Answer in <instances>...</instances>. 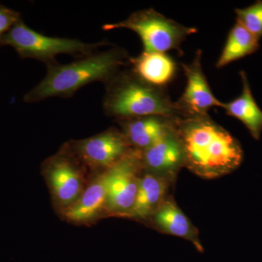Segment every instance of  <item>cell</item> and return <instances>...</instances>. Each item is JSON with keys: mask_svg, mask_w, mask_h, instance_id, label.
<instances>
[{"mask_svg": "<svg viewBox=\"0 0 262 262\" xmlns=\"http://www.w3.org/2000/svg\"><path fill=\"white\" fill-rule=\"evenodd\" d=\"M103 171L106 180V213L127 218L134 206L144 171L141 151L133 149Z\"/></svg>", "mask_w": 262, "mask_h": 262, "instance_id": "obj_6", "label": "cell"}, {"mask_svg": "<svg viewBox=\"0 0 262 262\" xmlns=\"http://www.w3.org/2000/svg\"><path fill=\"white\" fill-rule=\"evenodd\" d=\"M103 30L127 29L140 37L144 51L165 53L170 51L183 55L182 43L198 32L194 27H186L167 18L154 8L138 10L126 19L116 23L103 24Z\"/></svg>", "mask_w": 262, "mask_h": 262, "instance_id": "obj_5", "label": "cell"}, {"mask_svg": "<svg viewBox=\"0 0 262 262\" xmlns=\"http://www.w3.org/2000/svg\"><path fill=\"white\" fill-rule=\"evenodd\" d=\"M201 58L202 51L198 49L191 63H182L187 84L182 96L175 101L181 117L203 116L208 115L211 108L222 106L223 102L212 93L203 72Z\"/></svg>", "mask_w": 262, "mask_h": 262, "instance_id": "obj_9", "label": "cell"}, {"mask_svg": "<svg viewBox=\"0 0 262 262\" xmlns=\"http://www.w3.org/2000/svg\"><path fill=\"white\" fill-rule=\"evenodd\" d=\"M131 56L123 48L113 46L67 64L58 61L46 65L44 78L24 96V102H40L50 98H70L88 84L108 82L130 67Z\"/></svg>", "mask_w": 262, "mask_h": 262, "instance_id": "obj_2", "label": "cell"}, {"mask_svg": "<svg viewBox=\"0 0 262 262\" xmlns=\"http://www.w3.org/2000/svg\"><path fill=\"white\" fill-rule=\"evenodd\" d=\"M2 47L10 46L23 59H35L46 65L56 62L61 54L76 58L89 56L99 49L112 46L106 39L94 43L84 42L72 38L48 37L33 30L22 18L2 39Z\"/></svg>", "mask_w": 262, "mask_h": 262, "instance_id": "obj_4", "label": "cell"}, {"mask_svg": "<svg viewBox=\"0 0 262 262\" xmlns=\"http://www.w3.org/2000/svg\"><path fill=\"white\" fill-rule=\"evenodd\" d=\"M237 20L258 39L262 37V1L258 0L247 8H236Z\"/></svg>", "mask_w": 262, "mask_h": 262, "instance_id": "obj_18", "label": "cell"}, {"mask_svg": "<svg viewBox=\"0 0 262 262\" xmlns=\"http://www.w3.org/2000/svg\"><path fill=\"white\" fill-rule=\"evenodd\" d=\"M81 163L64 146L45 164V173L52 193L63 211L72 206L84 189Z\"/></svg>", "mask_w": 262, "mask_h": 262, "instance_id": "obj_8", "label": "cell"}, {"mask_svg": "<svg viewBox=\"0 0 262 262\" xmlns=\"http://www.w3.org/2000/svg\"><path fill=\"white\" fill-rule=\"evenodd\" d=\"M141 156L144 171L158 174L173 182L184 167V150L175 127L173 132L141 151Z\"/></svg>", "mask_w": 262, "mask_h": 262, "instance_id": "obj_10", "label": "cell"}, {"mask_svg": "<svg viewBox=\"0 0 262 262\" xmlns=\"http://www.w3.org/2000/svg\"><path fill=\"white\" fill-rule=\"evenodd\" d=\"M129 68L141 80L155 87L165 89L175 78L177 64L167 53L142 51L130 58Z\"/></svg>", "mask_w": 262, "mask_h": 262, "instance_id": "obj_14", "label": "cell"}, {"mask_svg": "<svg viewBox=\"0 0 262 262\" xmlns=\"http://www.w3.org/2000/svg\"><path fill=\"white\" fill-rule=\"evenodd\" d=\"M259 47V39L237 20L229 31L225 47L215 63V67L224 68L232 62L253 54Z\"/></svg>", "mask_w": 262, "mask_h": 262, "instance_id": "obj_17", "label": "cell"}, {"mask_svg": "<svg viewBox=\"0 0 262 262\" xmlns=\"http://www.w3.org/2000/svg\"><path fill=\"white\" fill-rule=\"evenodd\" d=\"M106 188L102 170L70 207L63 210L67 220L74 223H86L94 220L101 212L106 211Z\"/></svg>", "mask_w": 262, "mask_h": 262, "instance_id": "obj_15", "label": "cell"}, {"mask_svg": "<svg viewBox=\"0 0 262 262\" xmlns=\"http://www.w3.org/2000/svg\"><path fill=\"white\" fill-rule=\"evenodd\" d=\"M171 179L143 171L135 202L127 218L149 220L151 215L168 198Z\"/></svg>", "mask_w": 262, "mask_h": 262, "instance_id": "obj_13", "label": "cell"}, {"mask_svg": "<svg viewBox=\"0 0 262 262\" xmlns=\"http://www.w3.org/2000/svg\"><path fill=\"white\" fill-rule=\"evenodd\" d=\"M65 146L81 163L101 170L113 166L134 149L122 131L116 128Z\"/></svg>", "mask_w": 262, "mask_h": 262, "instance_id": "obj_7", "label": "cell"}, {"mask_svg": "<svg viewBox=\"0 0 262 262\" xmlns=\"http://www.w3.org/2000/svg\"><path fill=\"white\" fill-rule=\"evenodd\" d=\"M104 87L103 112L117 121L149 115L181 117L175 101H172L166 89L146 83L129 67L114 76Z\"/></svg>", "mask_w": 262, "mask_h": 262, "instance_id": "obj_3", "label": "cell"}, {"mask_svg": "<svg viewBox=\"0 0 262 262\" xmlns=\"http://www.w3.org/2000/svg\"><path fill=\"white\" fill-rule=\"evenodd\" d=\"M21 19L20 13L16 10L0 4V48L2 39L10 29Z\"/></svg>", "mask_w": 262, "mask_h": 262, "instance_id": "obj_19", "label": "cell"}, {"mask_svg": "<svg viewBox=\"0 0 262 262\" xmlns=\"http://www.w3.org/2000/svg\"><path fill=\"white\" fill-rule=\"evenodd\" d=\"M174 125L184 150V167L198 177L220 178L244 161L241 143L209 115L179 117Z\"/></svg>", "mask_w": 262, "mask_h": 262, "instance_id": "obj_1", "label": "cell"}, {"mask_svg": "<svg viewBox=\"0 0 262 262\" xmlns=\"http://www.w3.org/2000/svg\"><path fill=\"white\" fill-rule=\"evenodd\" d=\"M176 119L149 115L117 120L134 149L143 151L174 130Z\"/></svg>", "mask_w": 262, "mask_h": 262, "instance_id": "obj_12", "label": "cell"}, {"mask_svg": "<svg viewBox=\"0 0 262 262\" xmlns=\"http://www.w3.org/2000/svg\"><path fill=\"white\" fill-rule=\"evenodd\" d=\"M239 75L243 83L242 94L229 102L222 103V108L227 115L242 122L255 140H259L262 132V111L253 98L246 72L241 71Z\"/></svg>", "mask_w": 262, "mask_h": 262, "instance_id": "obj_16", "label": "cell"}, {"mask_svg": "<svg viewBox=\"0 0 262 262\" xmlns=\"http://www.w3.org/2000/svg\"><path fill=\"white\" fill-rule=\"evenodd\" d=\"M149 221L153 227L162 233L186 239L193 244L196 251L204 252L198 229L171 196H168L163 201Z\"/></svg>", "mask_w": 262, "mask_h": 262, "instance_id": "obj_11", "label": "cell"}]
</instances>
